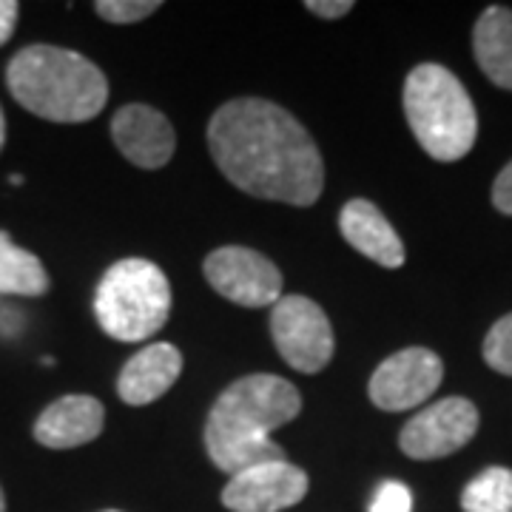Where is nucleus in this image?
Here are the masks:
<instances>
[{"instance_id":"nucleus-3","label":"nucleus","mask_w":512,"mask_h":512,"mask_svg":"<svg viewBox=\"0 0 512 512\" xmlns=\"http://www.w3.org/2000/svg\"><path fill=\"white\" fill-rule=\"evenodd\" d=\"M12 97L52 123H86L106 109L109 80L89 57L60 46H26L6 66Z\"/></svg>"},{"instance_id":"nucleus-12","label":"nucleus","mask_w":512,"mask_h":512,"mask_svg":"<svg viewBox=\"0 0 512 512\" xmlns=\"http://www.w3.org/2000/svg\"><path fill=\"white\" fill-rule=\"evenodd\" d=\"M106 427V407L94 396H63L35 421L37 444L49 450H74L94 441Z\"/></svg>"},{"instance_id":"nucleus-7","label":"nucleus","mask_w":512,"mask_h":512,"mask_svg":"<svg viewBox=\"0 0 512 512\" xmlns=\"http://www.w3.org/2000/svg\"><path fill=\"white\" fill-rule=\"evenodd\" d=\"M205 279L228 302L242 308H268L282 299V274L268 256L254 248L225 245L205 256Z\"/></svg>"},{"instance_id":"nucleus-4","label":"nucleus","mask_w":512,"mask_h":512,"mask_svg":"<svg viewBox=\"0 0 512 512\" xmlns=\"http://www.w3.org/2000/svg\"><path fill=\"white\" fill-rule=\"evenodd\" d=\"M404 117L419 146L439 163H456L476 146V106L456 74L421 63L404 80Z\"/></svg>"},{"instance_id":"nucleus-22","label":"nucleus","mask_w":512,"mask_h":512,"mask_svg":"<svg viewBox=\"0 0 512 512\" xmlns=\"http://www.w3.org/2000/svg\"><path fill=\"white\" fill-rule=\"evenodd\" d=\"M305 9L313 12V15H319V18L336 20L345 18L350 9H353V3H350V0H308Z\"/></svg>"},{"instance_id":"nucleus-21","label":"nucleus","mask_w":512,"mask_h":512,"mask_svg":"<svg viewBox=\"0 0 512 512\" xmlns=\"http://www.w3.org/2000/svg\"><path fill=\"white\" fill-rule=\"evenodd\" d=\"M493 205L498 208V211H501V214L512 217V163L504 165V171L495 177Z\"/></svg>"},{"instance_id":"nucleus-14","label":"nucleus","mask_w":512,"mask_h":512,"mask_svg":"<svg viewBox=\"0 0 512 512\" xmlns=\"http://www.w3.org/2000/svg\"><path fill=\"white\" fill-rule=\"evenodd\" d=\"M339 228L350 248L382 268H402L404 245L396 228L370 200H350L339 214Z\"/></svg>"},{"instance_id":"nucleus-26","label":"nucleus","mask_w":512,"mask_h":512,"mask_svg":"<svg viewBox=\"0 0 512 512\" xmlns=\"http://www.w3.org/2000/svg\"><path fill=\"white\" fill-rule=\"evenodd\" d=\"M103 512H120V510H103Z\"/></svg>"},{"instance_id":"nucleus-20","label":"nucleus","mask_w":512,"mask_h":512,"mask_svg":"<svg viewBox=\"0 0 512 512\" xmlns=\"http://www.w3.org/2000/svg\"><path fill=\"white\" fill-rule=\"evenodd\" d=\"M370 512H413V495L399 481H384L370 504Z\"/></svg>"},{"instance_id":"nucleus-19","label":"nucleus","mask_w":512,"mask_h":512,"mask_svg":"<svg viewBox=\"0 0 512 512\" xmlns=\"http://www.w3.org/2000/svg\"><path fill=\"white\" fill-rule=\"evenodd\" d=\"M157 9H163L160 0H97L94 3V12L109 23H137V20H146L148 15H154Z\"/></svg>"},{"instance_id":"nucleus-9","label":"nucleus","mask_w":512,"mask_h":512,"mask_svg":"<svg viewBox=\"0 0 512 512\" xmlns=\"http://www.w3.org/2000/svg\"><path fill=\"white\" fill-rule=\"evenodd\" d=\"M441 379H444V365L433 350L404 348L387 356L376 367L367 384V393L379 410L402 413L430 399L439 390Z\"/></svg>"},{"instance_id":"nucleus-8","label":"nucleus","mask_w":512,"mask_h":512,"mask_svg":"<svg viewBox=\"0 0 512 512\" xmlns=\"http://www.w3.org/2000/svg\"><path fill=\"white\" fill-rule=\"evenodd\" d=\"M478 433L476 404L464 396H450L424 407L419 416L404 424L399 447L416 461H433L458 453Z\"/></svg>"},{"instance_id":"nucleus-17","label":"nucleus","mask_w":512,"mask_h":512,"mask_svg":"<svg viewBox=\"0 0 512 512\" xmlns=\"http://www.w3.org/2000/svg\"><path fill=\"white\" fill-rule=\"evenodd\" d=\"M464 512H512V470L487 467L461 493Z\"/></svg>"},{"instance_id":"nucleus-13","label":"nucleus","mask_w":512,"mask_h":512,"mask_svg":"<svg viewBox=\"0 0 512 512\" xmlns=\"http://www.w3.org/2000/svg\"><path fill=\"white\" fill-rule=\"evenodd\" d=\"M180 373H183V353L168 342H157L128 359L117 379V393L126 404L143 407L168 393L180 379Z\"/></svg>"},{"instance_id":"nucleus-2","label":"nucleus","mask_w":512,"mask_h":512,"mask_svg":"<svg viewBox=\"0 0 512 512\" xmlns=\"http://www.w3.org/2000/svg\"><path fill=\"white\" fill-rule=\"evenodd\" d=\"M302 410V396L288 379L254 373L228 384L205 421V450L217 470L237 476L265 461H282L285 450L271 441Z\"/></svg>"},{"instance_id":"nucleus-6","label":"nucleus","mask_w":512,"mask_h":512,"mask_svg":"<svg viewBox=\"0 0 512 512\" xmlns=\"http://www.w3.org/2000/svg\"><path fill=\"white\" fill-rule=\"evenodd\" d=\"M271 336L279 356L299 373H319L333 359V328L308 296H282L271 311Z\"/></svg>"},{"instance_id":"nucleus-5","label":"nucleus","mask_w":512,"mask_h":512,"mask_svg":"<svg viewBox=\"0 0 512 512\" xmlns=\"http://www.w3.org/2000/svg\"><path fill=\"white\" fill-rule=\"evenodd\" d=\"M171 313V285L160 265L120 259L103 274L94 296L100 328L117 342H146L163 330Z\"/></svg>"},{"instance_id":"nucleus-24","label":"nucleus","mask_w":512,"mask_h":512,"mask_svg":"<svg viewBox=\"0 0 512 512\" xmlns=\"http://www.w3.org/2000/svg\"><path fill=\"white\" fill-rule=\"evenodd\" d=\"M3 143H6V117H3V109H0V151H3Z\"/></svg>"},{"instance_id":"nucleus-1","label":"nucleus","mask_w":512,"mask_h":512,"mask_svg":"<svg viewBox=\"0 0 512 512\" xmlns=\"http://www.w3.org/2000/svg\"><path fill=\"white\" fill-rule=\"evenodd\" d=\"M208 148L239 191L308 208L325 188L322 154L291 111L259 97L225 103L208 123Z\"/></svg>"},{"instance_id":"nucleus-18","label":"nucleus","mask_w":512,"mask_h":512,"mask_svg":"<svg viewBox=\"0 0 512 512\" xmlns=\"http://www.w3.org/2000/svg\"><path fill=\"white\" fill-rule=\"evenodd\" d=\"M484 362L501 376H512V313L498 319L484 339Z\"/></svg>"},{"instance_id":"nucleus-11","label":"nucleus","mask_w":512,"mask_h":512,"mask_svg":"<svg viewBox=\"0 0 512 512\" xmlns=\"http://www.w3.org/2000/svg\"><path fill=\"white\" fill-rule=\"evenodd\" d=\"M111 137L128 163L148 171L163 168L177 148V134L168 117L143 103L123 106L111 117Z\"/></svg>"},{"instance_id":"nucleus-23","label":"nucleus","mask_w":512,"mask_h":512,"mask_svg":"<svg viewBox=\"0 0 512 512\" xmlns=\"http://www.w3.org/2000/svg\"><path fill=\"white\" fill-rule=\"evenodd\" d=\"M20 3L15 0H0V46L9 43V37L15 32V23H18Z\"/></svg>"},{"instance_id":"nucleus-10","label":"nucleus","mask_w":512,"mask_h":512,"mask_svg":"<svg viewBox=\"0 0 512 512\" xmlns=\"http://www.w3.org/2000/svg\"><path fill=\"white\" fill-rule=\"evenodd\" d=\"M308 487V473L288 458L265 461L231 476L222 490V507L231 512L288 510L308 495Z\"/></svg>"},{"instance_id":"nucleus-15","label":"nucleus","mask_w":512,"mask_h":512,"mask_svg":"<svg viewBox=\"0 0 512 512\" xmlns=\"http://www.w3.org/2000/svg\"><path fill=\"white\" fill-rule=\"evenodd\" d=\"M473 52L481 72L512 92V9L490 6L473 29Z\"/></svg>"},{"instance_id":"nucleus-16","label":"nucleus","mask_w":512,"mask_h":512,"mask_svg":"<svg viewBox=\"0 0 512 512\" xmlns=\"http://www.w3.org/2000/svg\"><path fill=\"white\" fill-rule=\"evenodd\" d=\"M49 291V274L35 254L18 248L6 231H0V293L43 296Z\"/></svg>"},{"instance_id":"nucleus-25","label":"nucleus","mask_w":512,"mask_h":512,"mask_svg":"<svg viewBox=\"0 0 512 512\" xmlns=\"http://www.w3.org/2000/svg\"><path fill=\"white\" fill-rule=\"evenodd\" d=\"M0 512H6V495H3V487H0Z\"/></svg>"}]
</instances>
